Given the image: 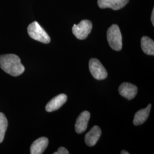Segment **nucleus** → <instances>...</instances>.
I'll list each match as a JSON object with an SVG mask.
<instances>
[{
    "label": "nucleus",
    "mask_w": 154,
    "mask_h": 154,
    "mask_svg": "<svg viewBox=\"0 0 154 154\" xmlns=\"http://www.w3.org/2000/svg\"><path fill=\"white\" fill-rule=\"evenodd\" d=\"M0 67L13 77L19 76L25 71V67L21 63L20 58L13 54L0 56Z\"/></svg>",
    "instance_id": "f257e3e1"
},
{
    "label": "nucleus",
    "mask_w": 154,
    "mask_h": 154,
    "mask_svg": "<svg viewBox=\"0 0 154 154\" xmlns=\"http://www.w3.org/2000/svg\"><path fill=\"white\" fill-rule=\"evenodd\" d=\"M119 93L122 97L131 100L137 95L138 88L135 85L130 83H123L119 88Z\"/></svg>",
    "instance_id": "0eeeda50"
},
{
    "label": "nucleus",
    "mask_w": 154,
    "mask_h": 154,
    "mask_svg": "<svg viewBox=\"0 0 154 154\" xmlns=\"http://www.w3.org/2000/svg\"><path fill=\"white\" fill-rule=\"evenodd\" d=\"M8 125V122L5 116L2 112H0V143L4 140Z\"/></svg>",
    "instance_id": "4468645a"
},
{
    "label": "nucleus",
    "mask_w": 154,
    "mask_h": 154,
    "mask_svg": "<svg viewBox=\"0 0 154 154\" xmlns=\"http://www.w3.org/2000/svg\"><path fill=\"white\" fill-rule=\"evenodd\" d=\"M90 118V114L88 111H83L77 118L75 125V129L78 134H82L86 131Z\"/></svg>",
    "instance_id": "6e6552de"
},
{
    "label": "nucleus",
    "mask_w": 154,
    "mask_h": 154,
    "mask_svg": "<svg viewBox=\"0 0 154 154\" xmlns=\"http://www.w3.org/2000/svg\"><path fill=\"white\" fill-rule=\"evenodd\" d=\"M101 134L102 131L99 127L94 126L90 131L86 134L85 138V143L89 147L94 146L98 141Z\"/></svg>",
    "instance_id": "9d476101"
},
{
    "label": "nucleus",
    "mask_w": 154,
    "mask_h": 154,
    "mask_svg": "<svg viewBox=\"0 0 154 154\" xmlns=\"http://www.w3.org/2000/svg\"><path fill=\"white\" fill-rule=\"evenodd\" d=\"M142 49L147 55H154V42L152 39L144 36L141 39Z\"/></svg>",
    "instance_id": "ddd939ff"
},
{
    "label": "nucleus",
    "mask_w": 154,
    "mask_h": 154,
    "mask_svg": "<svg viewBox=\"0 0 154 154\" xmlns=\"http://www.w3.org/2000/svg\"><path fill=\"white\" fill-rule=\"evenodd\" d=\"M121 154H129V152H127L126 151H125V150H123V151H122L121 152Z\"/></svg>",
    "instance_id": "f3484780"
},
{
    "label": "nucleus",
    "mask_w": 154,
    "mask_h": 154,
    "mask_svg": "<svg viewBox=\"0 0 154 154\" xmlns=\"http://www.w3.org/2000/svg\"><path fill=\"white\" fill-rule=\"evenodd\" d=\"M57 153L58 154H69V152L68 151V150L67 149L63 147H61L58 149Z\"/></svg>",
    "instance_id": "2eb2a0df"
},
{
    "label": "nucleus",
    "mask_w": 154,
    "mask_h": 154,
    "mask_svg": "<svg viewBox=\"0 0 154 154\" xmlns=\"http://www.w3.org/2000/svg\"><path fill=\"white\" fill-rule=\"evenodd\" d=\"M28 33L32 38L40 42L49 44L50 42L49 35L37 21H34L28 26Z\"/></svg>",
    "instance_id": "f03ea898"
},
{
    "label": "nucleus",
    "mask_w": 154,
    "mask_h": 154,
    "mask_svg": "<svg viewBox=\"0 0 154 154\" xmlns=\"http://www.w3.org/2000/svg\"><path fill=\"white\" fill-rule=\"evenodd\" d=\"M107 38L110 47L116 51H120L122 48V37L119 26L114 24L109 28Z\"/></svg>",
    "instance_id": "7ed1b4c3"
},
{
    "label": "nucleus",
    "mask_w": 154,
    "mask_h": 154,
    "mask_svg": "<svg viewBox=\"0 0 154 154\" xmlns=\"http://www.w3.org/2000/svg\"><path fill=\"white\" fill-rule=\"evenodd\" d=\"M151 22L152 23L153 25V26L154 25V9H153L152 11V14H151Z\"/></svg>",
    "instance_id": "dca6fc26"
},
{
    "label": "nucleus",
    "mask_w": 154,
    "mask_h": 154,
    "mask_svg": "<svg viewBox=\"0 0 154 154\" xmlns=\"http://www.w3.org/2000/svg\"><path fill=\"white\" fill-rule=\"evenodd\" d=\"M93 28V25L91 21L88 20H82L79 24L73 25L72 32L73 34L78 39H85L88 37Z\"/></svg>",
    "instance_id": "20e7f679"
},
{
    "label": "nucleus",
    "mask_w": 154,
    "mask_h": 154,
    "mask_svg": "<svg viewBox=\"0 0 154 154\" xmlns=\"http://www.w3.org/2000/svg\"><path fill=\"white\" fill-rule=\"evenodd\" d=\"M67 99V95L61 94L51 99L46 106V110L48 112H52L58 110L61 106L66 103Z\"/></svg>",
    "instance_id": "1a4fd4ad"
},
{
    "label": "nucleus",
    "mask_w": 154,
    "mask_h": 154,
    "mask_svg": "<svg viewBox=\"0 0 154 154\" xmlns=\"http://www.w3.org/2000/svg\"><path fill=\"white\" fill-rule=\"evenodd\" d=\"M49 144V140L46 137H41L35 140L31 145L30 154H42L46 149Z\"/></svg>",
    "instance_id": "9b49d317"
},
{
    "label": "nucleus",
    "mask_w": 154,
    "mask_h": 154,
    "mask_svg": "<svg viewBox=\"0 0 154 154\" xmlns=\"http://www.w3.org/2000/svg\"><path fill=\"white\" fill-rule=\"evenodd\" d=\"M89 70L93 77L98 80L105 79L107 77L105 67L96 58H92L89 61Z\"/></svg>",
    "instance_id": "39448f33"
},
{
    "label": "nucleus",
    "mask_w": 154,
    "mask_h": 154,
    "mask_svg": "<svg viewBox=\"0 0 154 154\" xmlns=\"http://www.w3.org/2000/svg\"><path fill=\"white\" fill-rule=\"evenodd\" d=\"M129 0H98V5L101 9L111 8L118 11L125 7Z\"/></svg>",
    "instance_id": "423d86ee"
},
{
    "label": "nucleus",
    "mask_w": 154,
    "mask_h": 154,
    "mask_svg": "<svg viewBox=\"0 0 154 154\" xmlns=\"http://www.w3.org/2000/svg\"><path fill=\"white\" fill-rule=\"evenodd\" d=\"M151 108V105L149 104L146 108L138 111L134 116L133 121L134 124L136 126H138L143 124V123L146 121L149 117Z\"/></svg>",
    "instance_id": "f8f14e48"
}]
</instances>
